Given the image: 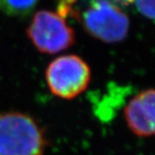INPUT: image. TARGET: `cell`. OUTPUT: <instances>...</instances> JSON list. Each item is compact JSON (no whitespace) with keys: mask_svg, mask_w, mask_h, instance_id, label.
I'll return each instance as SVG.
<instances>
[{"mask_svg":"<svg viewBox=\"0 0 155 155\" xmlns=\"http://www.w3.org/2000/svg\"><path fill=\"white\" fill-rule=\"evenodd\" d=\"M40 0H0V12L8 17L24 19L30 15Z\"/></svg>","mask_w":155,"mask_h":155,"instance_id":"8992f818","label":"cell"},{"mask_svg":"<svg viewBox=\"0 0 155 155\" xmlns=\"http://www.w3.org/2000/svg\"><path fill=\"white\" fill-rule=\"evenodd\" d=\"M135 3L144 17L155 21V0H136Z\"/></svg>","mask_w":155,"mask_h":155,"instance_id":"52a82bcc","label":"cell"},{"mask_svg":"<svg viewBox=\"0 0 155 155\" xmlns=\"http://www.w3.org/2000/svg\"><path fill=\"white\" fill-rule=\"evenodd\" d=\"M77 0H58L57 4V14L64 19L68 17L77 18L76 10L74 9V4Z\"/></svg>","mask_w":155,"mask_h":155,"instance_id":"ba28073f","label":"cell"},{"mask_svg":"<svg viewBox=\"0 0 155 155\" xmlns=\"http://www.w3.org/2000/svg\"><path fill=\"white\" fill-rule=\"evenodd\" d=\"M91 81L90 66L75 54L62 55L52 60L46 69V81L52 94L73 99L82 94Z\"/></svg>","mask_w":155,"mask_h":155,"instance_id":"3957f363","label":"cell"},{"mask_svg":"<svg viewBox=\"0 0 155 155\" xmlns=\"http://www.w3.org/2000/svg\"><path fill=\"white\" fill-rule=\"evenodd\" d=\"M26 34L41 53H58L70 48L75 42L73 28L65 19L51 10L37 12L26 29Z\"/></svg>","mask_w":155,"mask_h":155,"instance_id":"277c9868","label":"cell"},{"mask_svg":"<svg viewBox=\"0 0 155 155\" xmlns=\"http://www.w3.org/2000/svg\"><path fill=\"white\" fill-rule=\"evenodd\" d=\"M120 3H123L124 5H128V4H132V3H135L136 0H118Z\"/></svg>","mask_w":155,"mask_h":155,"instance_id":"9c48e42d","label":"cell"},{"mask_svg":"<svg viewBox=\"0 0 155 155\" xmlns=\"http://www.w3.org/2000/svg\"><path fill=\"white\" fill-rule=\"evenodd\" d=\"M47 143L44 129L29 114L0 113V155H44Z\"/></svg>","mask_w":155,"mask_h":155,"instance_id":"6da1fadb","label":"cell"},{"mask_svg":"<svg viewBox=\"0 0 155 155\" xmlns=\"http://www.w3.org/2000/svg\"><path fill=\"white\" fill-rule=\"evenodd\" d=\"M81 23L91 37L110 44L125 39L130 27L127 14L110 0H91Z\"/></svg>","mask_w":155,"mask_h":155,"instance_id":"7a4b0ae2","label":"cell"},{"mask_svg":"<svg viewBox=\"0 0 155 155\" xmlns=\"http://www.w3.org/2000/svg\"><path fill=\"white\" fill-rule=\"evenodd\" d=\"M124 116L128 128L137 137L155 136V89L135 95L124 107Z\"/></svg>","mask_w":155,"mask_h":155,"instance_id":"5b68a950","label":"cell"}]
</instances>
